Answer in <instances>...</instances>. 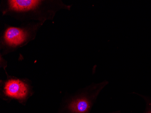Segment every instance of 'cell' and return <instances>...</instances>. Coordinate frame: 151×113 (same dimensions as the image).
Returning a JSON list of instances; mask_svg holds the SVG:
<instances>
[{"instance_id":"5","label":"cell","mask_w":151,"mask_h":113,"mask_svg":"<svg viewBox=\"0 0 151 113\" xmlns=\"http://www.w3.org/2000/svg\"><path fill=\"white\" fill-rule=\"evenodd\" d=\"M147 102V109L145 113H151V101L147 98H145Z\"/></svg>"},{"instance_id":"3","label":"cell","mask_w":151,"mask_h":113,"mask_svg":"<svg viewBox=\"0 0 151 113\" xmlns=\"http://www.w3.org/2000/svg\"><path fill=\"white\" fill-rule=\"evenodd\" d=\"M3 40L5 45L11 48L21 46L31 38V33L28 29L10 27L6 30Z\"/></svg>"},{"instance_id":"1","label":"cell","mask_w":151,"mask_h":113,"mask_svg":"<svg viewBox=\"0 0 151 113\" xmlns=\"http://www.w3.org/2000/svg\"><path fill=\"white\" fill-rule=\"evenodd\" d=\"M47 1L35 0L7 1L3 13L43 21L54 17L58 10L57 8H53V4L50 5V2Z\"/></svg>"},{"instance_id":"6","label":"cell","mask_w":151,"mask_h":113,"mask_svg":"<svg viewBox=\"0 0 151 113\" xmlns=\"http://www.w3.org/2000/svg\"><path fill=\"white\" fill-rule=\"evenodd\" d=\"M121 113L120 111L119 110H117V111H114V112H110V113Z\"/></svg>"},{"instance_id":"4","label":"cell","mask_w":151,"mask_h":113,"mask_svg":"<svg viewBox=\"0 0 151 113\" xmlns=\"http://www.w3.org/2000/svg\"><path fill=\"white\" fill-rule=\"evenodd\" d=\"M5 91L8 96L18 99L24 98L28 94L26 84L19 80H11L6 82Z\"/></svg>"},{"instance_id":"2","label":"cell","mask_w":151,"mask_h":113,"mask_svg":"<svg viewBox=\"0 0 151 113\" xmlns=\"http://www.w3.org/2000/svg\"><path fill=\"white\" fill-rule=\"evenodd\" d=\"M108 83V81H104L92 84L71 96L67 102L66 113H90L99 93Z\"/></svg>"}]
</instances>
